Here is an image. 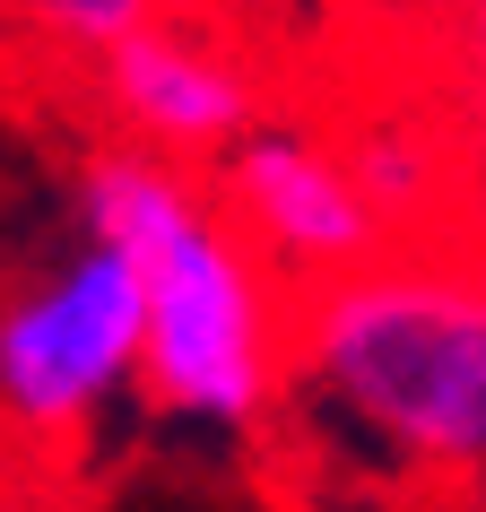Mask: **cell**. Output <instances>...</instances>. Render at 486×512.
I'll use <instances>...</instances> for the list:
<instances>
[{
    "label": "cell",
    "instance_id": "6da1fadb",
    "mask_svg": "<svg viewBox=\"0 0 486 512\" xmlns=\"http://www.w3.org/2000/svg\"><path fill=\"white\" fill-rule=\"evenodd\" d=\"M313 452L348 478L486 486V252L400 243L287 322V391Z\"/></svg>",
    "mask_w": 486,
    "mask_h": 512
},
{
    "label": "cell",
    "instance_id": "7a4b0ae2",
    "mask_svg": "<svg viewBox=\"0 0 486 512\" xmlns=\"http://www.w3.org/2000/svg\"><path fill=\"white\" fill-rule=\"evenodd\" d=\"M79 217L139 278V322H148L139 391L165 417L209 426V434L261 426L278 408V391H287L296 304L278 296V278L226 226L217 191L191 165H157L139 148H113L87 174Z\"/></svg>",
    "mask_w": 486,
    "mask_h": 512
},
{
    "label": "cell",
    "instance_id": "3957f363",
    "mask_svg": "<svg viewBox=\"0 0 486 512\" xmlns=\"http://www.w3.org/2000/svg\"><path fill=\"white\" fill-rule=\"evenodd\" d=\"M139 365H148L139 278L87 226L0 296V408L27 434H87L139 391Z\"/></svg>",
    "mask_w": 486,
    "mask_h": 512
},
{
    "label": "cell",
    "instance_id": "277c9868",
    "mask_svg": "<svg viewBox=\"0 0 486 512\" xmlns=\"http://www.w3.org/2000/svg\"><path fill=\"white\" fill-rule=\"evenodd\" d=\"M217 209L252 243V261L287 287H339L356 278L365 261L391 252L382 235V217L365 209V191L348 174V148L322 131H296V122H278V131H252L243 148L217 157Z\"/></svg>",
    "mask_w": 486,
    "mask_h": 512
},
{
    "label": "cell",
    "instance_id": "5b68a950",
    "mask_svg": "<svg viewBox=\"0 0 486 512\" xmlns=\"http://www.w3.org/2000/svg\"><path fill=\"white\" fill-rule=\"evenodd\" d=\"M96 79H105V113L122 122V139L157 165L226 157L261 131V87H252L243 53L183 18H157L131 44H113Z\"/></svg>",
    "mask_w": 486,
    "mask_h": 512
},
{
    "label": "cell",
    "instance_id": "8992f818",
    "mask_svg": "<svg viewBox=\"0 0 486 512\" xmlns=\"http://www.w3.org/2000/svg\"><path fill=\"white\" fill-rule=\"evenodd\" d=\"M339 148H348V174H356V191H365V209L382 217V235L434 217L443 191H452V157H443V139H434L417 113H382V122H365V131L339 139Z\"/></svg>",
    "mask_w": 486,
    "mask_h": 512
},
{
    "label": "cell",
    "instance_id": "52a82bcc",
    "mask_svg": "<svg viewBox=\"0 0 486 512\" xmlns=\"http://www.w3.org/2000/svg\"><path fill=\"white\" fill-rule=\"evenodd\" d=\"M18 18H27L44 44H61V53H96L105 61L113 44H131L139 27H157L165 0H9Z\"/></svg>",
    "mask_w": 486,
    "mask_h": 512
},
{
    "label": "cell",
    "instance_id": "ba28073f",
    "mask_svg": "<svg viewBox=\"0 0 486 512\" xmlns=\"http://www.w3.org/2000/svg\"><path fill=\"white\" fill-rule=\"evenodd\" d=\"M460 191L478 217V252H486V18H478V61H469V96H460Z\"/></svg>",
    "mask_w": 486,
    "mask_h": 512
}]
</instances>
